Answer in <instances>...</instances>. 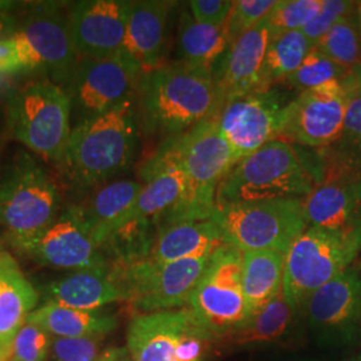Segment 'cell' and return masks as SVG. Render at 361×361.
Segmentation results:
<instances>
[{"mask_svg": "<svg viewBox=\"0 0 361 361\" xmlns=\"http://www.w3.org/2000/svg\"><path fill=\"white\" fill-rule=\"evenodd\" d=\"M137 101L78 122L71 130L58 170L78 190H95L131 166L140 146Z\"/></svg>", "mask_w": 361, "mask_h": 361, "instance_id": "1", "label": "cell"}, {"mask_svg": "<svg viewBox=\"0 0 361 361\" xmlns=\"http://www.w3.org/2000/svg\"><path fill=\"white\" fill-rule=\"evenodd\" d=\"M141 129L164 141L180 137L222 109L212 71L170 62L143 73L137 90Z\"/></svg>", "mask_w": 361, "mask_h": 361, "instance_id": "2", "label": "cell"}, {"mask_svg": "<svg viewBox=\"0 0 361 361\" xmlns=\"http://www.w3.org/2000/svg\"><path fill=\"white\" fill-rule=\"evenodd\" d=\"M322 180L317 152L274 140L235 164L219 183L216 207L304 200Z\"/></svg>", "mask_w": 361, "mask_h": 361, "instance_id": "3", "label": "cell"}, {"mask_svg": "<svg viewBox=\"0 0 361 361\" xmlns=\"http://www.w3.org/2000/svg\"><path fill=\"white\" fill-rule=\"evenodd\" d=\"M180 165L188 182V190L180 205L162 216L161 221L209 219L216 212L219 183L238 162L222 137L217 116L204 121L180 137L159 146Z\"/></svg>", "mask_w": 361, "mask_h": 361, "instance_id": "4", "label": "cell"}, {"mask_svg": "<svg viewBox=\"0 0 361 361\" xmlns=\"http://www.w3.org/2000/svg\"><path fill=\"white\" fill-rule=\"evenodd\" d=\"M62 210L51 173L27 153L16 155L0 177V225L15 249L23 252Z\"/></svg>", "mask_w": 361, "mask_h": 361, "instance_id": "5", "label": "cell"}, {"mask_svg": "<svg viewBox=\"0 0 361 361\" xmlns=\"http://www.w3.org/2000/svg\"><path fill=\"white\" fill-rule=\"evenodd\" d=\"M6 123L11 138L58 166L73 130L70 98L47 78L30 80L6 98Z\"/></svg>", "mask_w": 361, "mask_h": 361, "instance_id": "6", "label": "cell"}, {"mask_svg": "<svg viewBox=\"0 0 361 361\" xmlns=\"http://www.w3.org/2000/svg\"><path fill=\"white\" fill-rule=\"evenodd\" d=\"M361 252V225L348 233L308 226L285 255L283 295L298 313L317 289L350 267Z\"/></svg>", "mask_w": 361, "mask_h": 361, "instance_id": "7", "label": "cell"}, {"mask_svg": "<svg viewBox=\"0 0 361 361\" xmlns=\"http://www.w3.org/2000/svg\"><path fill=\"white\" fill-rule=\"evenodd\" d=\"M212 219L228 245L240 252L276 250L285 253L308 225L302 200H277L216 207Z\"/></svg>", "mask_w": 361, "mask_h": 361, "instance_id": "8", "label": "cell"}, {"mask_svg": "<svg viewBox=\"0 0 361 361\" xmlns=\"http://www.w3.org/2000/svg\"><path fill=\"white\" fill-rule=\"evenodd\" d=\"M188 308L214 343L247 323L250 314L243 289V252L225 245L213 253Z\"/></svg>", "mask_w": 361, "mask_h": 361, "instance_id": "9", "label": "cell"}, {"mask_svg": "<svg viewBox=\"0 0 361 361\" xmlns=\"http://www.w3.org/2000/svg\"><path fill=\"white\" fill-rule=\"evenodd\" d=\"M212 256L173 262L147 258L129 265L113 264V269L126 295L125 302L137 316L188 308Z\"/></svg>", "mask_w": 361, "mask_h": 361, "instance_id": "10", "label": "cell"}, {"mask_svg": "<svg viewBox=\"0 0 361 361\" xmlns=\"http://www.w3.org/2000/svg\"><path fill=\"white\" fill-rule=\"evenodd\" d=\"M213 343L189 308L137 314L128 329L131 361H205Z\"/></svg>", "mask_w": 361, "mask_h": 361, "instance_id": "11", "label": "cell"}, {"mask_svg": "<svg viewBox=\"0 0 361 361\" xmlns=\"http://www.w3.org/2000/svg\"><path fill=\"white\" fill-rule=\"evenodd\" d=\"M13 37L23 52L27 71H42L66 90L79 56L70 39L63 7L56 3L30 6Z\"/></svg>", "mask_w": 361, "mask_h": 361, "instance_id": "12", "label": "cell"}, {"mask_svg": "<svg viewBox=\"0 0 361 361\" xmlns=\"http://www.w3.org/2000/svg\"><path fill=\"white\" fill-rule=\"evenodd\" d=\"M142 74L141 67L122 51L99 59H79L65 90L74 123L134 99Z\"/></svg>", "mask_w": 361, "mask_h": 361, "instance_id": "13", "label": "cell"}, {"mask_svg": "<svg viewBox=\"0 0 361 361\" xmlns=\"http://www.w3.org/2000/svg\"><path fill=\"white\" fill-rule=\"evenodd\" d=\"M355 89L352 71L340 80L298 92L288 106L280 140L307 149H325L341 134L347 101Z\"/></svg>", "mask_w": 361, "mask_h": 361, "instance_id": "14", "label": "cell"}, {"mask_svg": "<svg viewBox=\"0 0 361 361\" xmlns=\"http://www.w3.org/2000/svg\"><path fill=\"white\" fill-rule=\"evenodd\" d=\"M295 98L284 91L269 89L250 92L222 106L217 123L238 161L259 147L280 140L288 106Z\"/></svg>", "mask_w": 361, "mask_h": 361, "instance_id": "15", "label": "cell"}, {"mask_svg": "<svg viewBox=\"0 0 361 361\" xmlns=\"http://www.w3.org/2000/svg\"><path fill=\"white\" fill-rule=\"evenodd\" d=\"M23 253L39 265L54 269L75 271L111 265L94 243L83 209L77 204L63 207L51 225Z\"/></svg>", "mask_w": 361, "mask_h": 361, "instance_id": "16", "label": "cell"}, {"mask_svg": "<svg viewBox=\"0 0 361 361\" xmlns=\"http://www.w3.org/2000/svg\"><path fill=\"white\" fill-rule=\"evenodd\" d=\"M310 329L326 343H347L361 325V268L350 265L304 305Z\"/></svg>", "mask_w": 361, "mask_h": 361, "instance_id": "17", "label": "cell"}, {"mask_svg": "<svg viewBox=\"0 0 361 361\" xmlns=\"http://www.w3.org/2000/svg\"><path fill=\"white\" fill-rule=\"evenodd\" d=\"M131 1L82 0L67 7V28L79 59L113 56L122 50Z\"/></svg>", "mask_w": 361, "mask_h": 361, "instance_id": "18", "label": "cell"}, {"mask_svg": "<svg viewBox=\"0 0 361 361\" xmlns=\"http://www.w3.org/2000/svg\"><path fill=\"white\" fill-rule=\"evenodd\" d=\"M271 32L268 18L229 44L212 75L222 106L250 92L262 91V70Z\"/></svg>", "mask_w": 361, "mask_h": 361, "instance_id": "19", "label": "cell"}, {"mask_svg": "<svg viewBox=\"0 0 361 361\" xmlns=\"http://www.w3.org/2000/svg\"><path fill=\"white\" fill-rule=\"evenodd\" d=\"M176 4L162 0L131 1L121 51L140 66L142 73L165 65L169 16Z\"/></svg>", "mask_w": 361, "mask_h": 361, "instance_id": "20", "label": "cell"}, {"mask_svg": "<svg viewBox=\"0 0 361 361\" xmlns=\"http://www.w3.org/2000/svg\"><path fill=\"white\" fill-rule=\"evenodd\" d=\"M141 176L142 192L123 219L141 217L159 221L183 201L188 190L186 177L180 165L164 149L159 147L146 161Z\"/></svg>", "mask_w": 361, "mask_h": 361, "instance_id": "21", "label": "cell"}, {"mask_svg": "<svg viewBox=\"0 0 361 361\" xmlns=\"http://www.w3.org/2000/svg\"><path fill=\"white\" fill-rule=\"evenodd\" d=\"M225 245L228 244L219 225L212 219L161 221L150 258L157 262H173L209 257Z\"/></svg>", "mask_w": 361, "mask_h": 361, "instance_id": "22", "label": "cell"}, {"mask_svg": "<svg viewBox=\"0 0 361 361\" xmlns=\"http://www.w3.org/2000/svg\"><path fill=\"white\" fill-rule=\"evenodd\" d=\"M50 302L83 310H101L113 302H125L126 295L116 279L113 264L106 268L75 271L47 285Z\"/></svg>", "mask_w": 361, "mask_h": 361, "instance_id": "23", "label": "cell"}, {"mask_svg": "<svg viewBox=\"0 0 361 361\" xmlns=\"http://www.w3.org/2000/svg\"><path fill=\"white\" fill-rule=\"evenodd\" d=\"M308 226L348 233L361 225V180L326 183L302 200Z\"/></svg>", "mask_w": 361, "mask_h": 361, "instance_id": "24", "label": "cell"}, {"mask_svg": "<svg viewBox=\"0 0 361 361\" xmlns=\"http://www.w3.org/2000/svg\"><path fill=\"white\" fill-rule=\"evenodd\" d=\"M39 295L16 259L0 250V355L6 357L13 337L27 323Z\"/></svg>", "mask_w": 361, "mask_h": 361, "instance_id": "25", "label": "cell"}, {"mask_svg": "<svg viewBox=\"0 0 361 361\" xmlns=\"http://www.w3.org/2000/svg\"><path fill=\"white\" fill-rule=\"evenodd\" d=\"M316 152L322 162V185L361 180V90L357 86L349 94L340 137Z\"/></svg>", "mask_w": 361, "mask_h": 361, "instance_id": "26", "label": "cell"}, {"mask_svg": "<svg viewBox=\"0 0 361 361\" xmlns=\"http://www.w3.org/2000/svg\"><path fill=\"white\" fill-rule=\"evenodd\" d=\"M140 180H113L97 188L86 205H80L94 243L101 249L104 238L126 217L142 192Z\"/></svg>", "mask_w": 361, "mask_h": 361, "instance_id": "27", "label": "cell"}, {"mask_svg": "<svg viewBox=\"0 0 361 361\" xmlns=\"http://www.w3.org/2000/svg\"><path fill=\"white\" fill-rule=\"evenodd\" d=\"M229 47L225 27L209 26L194 19L186 3L180 6L177 26V62L213 71Z\"/></svg>", "mask_w": 361, "mask_h": 361, "instance_id": "28", "label": "cell"}, {"mask_svg": "<svg viewBox=\"0 0 361 361\" xmlns=\"http://www.w3.org/2000/svg\"><path fill=\"white\" fill-rule=\"evenodd\" d=\"M27 323L35 324L55 337H104L116 329L118 320L104 310H77L47 301L28 316Z\"/></svg>", "mask_w": 361, "mask_h": 361, "instance_id": "29", "label": "cell"}, {"mask_svg": "<svg viewBox=\"0 0 361 361\" xmlns=\"http://www.w3.org/2000/svg\"><path fill=\"white\" fill-rule=\"evenodd\" d=\"M285 253L258 250L243 253V289L250 317L283 292Z\"/></svg>", "mask_w": 361, "mask_h": 361, "instance_id": "30", "label": "cell"}, {"mask_svg": "<svg viewBox=\"0 0 361 361\" xmlns=\"http://www.w3.org/2000/svg\"><path fill=\"white\" fill-rule=\"evenodd\" d=\"M297 314L298 312L288 304L281 292L255 313L240 331L219 340V343L237 349L280 343L290 334Z\"/></svg>", "mask_w": 361, "mask_h": 361, "instance_id": "31", "label": "cell"}, {"mask_svg": "<svg viewBox=\"0 0 361 361\" xmlns=\"http://www.w3.org/2000/svg\"><path fill=\"white\" fill-rule=\"evenodd\" d=\"M158 221L130 217L119 222L104 238L101 252L111 264L129 265L150 258Z\"/></svg>", "mask_w": 361, "mask_h": 361, "instance_id": "32", "label": "cell"}, {"mask_svg": "<svg viewBox=\"0 0 361 361\" xmlns=\"http://www.w3.org/2000/svg\"><path fill=\"white\" fill-rule=\"evenodd\" d=\"M313 47L314 44L302 31L273 34L264 62L262 91L290 77Z\"/></svg>", "mask_w": 361, "mask_h": 361, "instance_id": "33", "label": "cell"}, {"mask_svg": "<svg viewBox=\"0 0 361 361\" xmlns=\"http://www.w3.org/2000/svg\"><path fill=\"white\" fill-rule=\"evenodd\" d=\"M314 47L348 71L360 66L361 31L356 13L332 27Z\"/></svg>", "mask_w": 361, "mask_h": 361, "instance_id": "34", "label": "cell"}, {"mask_svg": "<svg viewBox=\"0 0 361 361\" xmlns=\"http://www.w3.org/2000/svg\"><path fill=\"white\" fill-rule=\"evenodd\" d=\"M350 71L337 65L325 54L313 47L305 56L301 66L290 77L285 79L284 83H286L290 89H295L298 92H301V91L316 89L319 86H323L325 83H329L334 80H340L347 77Z\"/></svg>", "mask_w": 361, "mask_h": 361, "instance_id": "35", "label": "cell"}, {"mask_svg": "<svg viewBox=\"0 0 361 361\" xmlns=\"http://www.w3.org/2000/svg\"><path fill=\"white\" fill-rule=\"evenodd\" d=\"M324 0H280L268 15L273 34L301 31L319 15Z\"/></svg>", "mask_w": 361, "mask_h": 361, "instance_id": "36", "label": "cell"}, {"mask_svg": "<svg viewBox=\"0 0 361 361\" xmlns=\"http://www.w3.org/2000/svg\"><path fill=\"white\" fill-rule=\"evenodd\" d=\"M43 328L26 323L13 337L6 361H44L50 352L51 337Z\"/></svg>", "mask_w": 361, "mask_h": 361, "instance_id": "37", "label": "cell"}, {"mask_svg": "<svg viewBox=\"0 0 361 361\" xmlns=\"http://www.w3.org/2000/svg\"><path fill=\"white\" fill-rule=\"evenodd\" d=\"M277 0H237L233 4L225 30L229 39V44L240 38L246 31L257 26L268 18Z\"/></svg>", "mask_w": 361, "mask_h": 361, "instance_id": "38", "label": "cell"}, {"mask_svg": "<svg viewBox=\"0 0 361 361\" xmlns=\"http://www.w3.org/2000/svg\"><path fill=\"white\" fill-rule=\"evenodd\" d=\"M104 337H54L50 353L52 361H98L104 350Z\"/></svg>", "mask_w": 361, "mask_h": 361, "instance_id": "39", "label": "cell"}, {"mask_svg": "<svg viewBox=\"0 0 361 361\" xmlns=\"http://www.w3.org/2000/svg\"><path fill=\"white\" fill-rule=\"evenodd\" d=\"M355 13H356L355 1L324 0L323 7L319 15L301 31L316 46V43L323 38L332 27L337 25L340 20H343L344 18H348Z\"/></svg>", "mask_w": 361, "mask_h": 361, "instance_id": "40", "label": "cell"}, {"mask_svg": "<svg viewBox=\"0 0 361 361\" xmlns=\"http://www.w3.org/2000/svg\"><path fill=\"white\" fill-rule=\"evenodd\" d=\"M234 1L229 0H192L186 6L194 19L209 26L224 27L232 13Z\"/></svg>", "mask_w": 361, "mask_h": 361, "instance_id": "41", "label": "cell"}, {"mask_svg": "<svg viewBox=\"0 0 361 361\" xmlns=\"http://www.w3.org/2000/svg\"><path fill=\"white\" fill-rule=\"evenodd\" d=\"M26 62L18 39L13 35L0 38V74L26 73Z\"/></svg>", "mask_w": 361, "mask_h": 361, "instance_id": "42", "label": "cell"}, {"mask_svg": "<svg viewBox=\"0 0 361 361\" xmlns=\"http://www.w3.org/2000/svg\"><path fill=\"white\" fill-rule=\"evenodd\" d=\"M18 6L13 1H0V38L10 37L16 30V22L11 11Z\"/></svg>", "mask_w": 361, "mask_h": 361, "instance_id": "43", "label": "cell"}, {"mask_svg": "<svg viewBox=\"0 0 361 361\" xmlns=\"http://www.w3.org/2000/svg\"><path fill=\"white\" fill-rule=\"evenodd\" d=\"M98 361H131L128 348L106 349Z\"/></svg>", "mask_w": 361, "mask_h": 361, "instance_id": "44", "label": "cell"}, {"mask_svg": "<svg viewBox=\"0 0 361 361\" xmlns=\"http://www.w3.org/2000/svg\"><path fill=\"white\" fill-rule=\"evenodd\" d=\"M11 74H0V95L4 94L6 98L8 97V94L13 90L11 87Z\"/></svg>", "mask_w": 361, "mask_h": 361, "instance_id": "45", "label": "cell"}, {"mask_svg": "<svg viewBox=\"0 0 361 361\" xmlns=\"http://www.w3.org/2000/svg\"><path fill=\"white\" fill-rule=\"evenodd\" d=\"M352 74H353V78H355L356 86H357V87L361 90V65L357 66V67L352 71Z\"/></svg>", "mask_w": 361, "mask_h": 361, "instance_id": "46", "label": "cell"}, {"mask_svg": "<svg viewBox=\"0 0 361 361\" xmlns=\"http://www.w3.org/2000/svg\"><path fill=\"white\" fill-rule=\"evenodd\" d=\"M356 16H357V22H359V27L361 31V3H356Z\"/></svg>", "mask_w": 361, "mask_h": 361, "instance_id": "47", "label": "cell"}, {"mask_svg": "<svg viewBox=\"0 0 361 361\" xmlns=\"http://www.w3.org/2000/svg\"><path fill=\"white\" fill-rule=\"evenodd\" d=\"M0 361H6V360H4V357H3V356H1V355H0Z\"/></svg>", "mask_w": 361, "mask_h": 361, "instance_id": "48", "label": "cell"}, {"mask_svg": "<svg viewBox=\"0 0 361 361\" xmlns=\"http://www.w3.org/2000/svg\"><path fill=\"white\" fill-rule=\"evenodd\" d=\"M356 361H361V356H360V357H359V359H357V360H356Z\"/></svg>", "mask_w": 361, "mask_h": 361, "instance_id": "49", "label": "cell"}, {"mask_svg": "<svg viewBox=\"0 0 361 361\" xmlns=\"http://www.w3.org/2000/svg\"><path fill=\"white\" fill-rule=\"evenodd\" d=\"M360 3H361V1H360Z\"/></svg>", "mask_w": 361, "mask_h": 361, "instance_id": "50", "label": "cell"}]
</instances>
